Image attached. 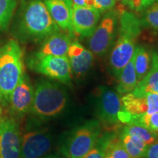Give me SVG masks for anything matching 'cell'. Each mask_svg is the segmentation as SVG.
<instances>
[{
    "label": "cell",
    "mask_w": 158,
    "mask_h": 158,
    "mask_svg": "<svg viewBox=\"0 0 158 158\" xmlns=\"http://www.w3.org/2000/svg\"><path fill=\"white\" fill-rule=\"evenodd\" d=\"M59 30L43 0H22L15 22V33L21 42H43Z\"/></svg>",
    "instance_id": "cell-1"
},
{
    "label": "cell",
    "mask_w": 158,
    "mask_h": 158,
    "mask_svg": "<svg viewBox=\"0 0 158 158\" xmlns=\"http://www.w3.org/2000/svg\"><path fill=\"white\" fill-rule=\"evenodd\" d=\"M141 31V21L135 13L127 10L120 12L117 38H116L109 56L110 70L116 78H118L122 69L133 56L136 40Z\"/></svg>",
    "instance_id": "cell-2"
},
{
    "label": "cell",
    "mask_w": 158,
    "mask_h": 158,
    "mask_svg": "<svg viewBox=\"0 0 158 158\" xmlns=\"http://www.w3.org/2000/svg\"><path fill=\"white\" fill-rule=\"evenodd\" d=\"M23 74V51L17 41L10 40L0 47V101L4 106L8 105Z\"/></svg>",
    "instance_id": "cell-3"
},
{
    "label": "cell",
    "mask_w": 158,
    "mask_h": 158,
    "mask_svg": "<svg viewBox=\"0 0 158 158\" xmlns=\"http://www.w3.org/2000/svg\"><path fill=\"white\" fill-rule=\"evenodd\" d=\"M68 96L59 84L48 80L37 82L30 113L40 118H51L62 113L67 107Z\"/></svg>",
    "instance_id": "cell-4"
},
{
    "label": "cell",
    "mask_w": 158,
    "mask_h": 158,
    "mask_svg": "<svg viewBox=\"0 0 158 158\" xmlns=\"http://www.w3.org/2000/svg\"><path fill=\"white\" fill-rule=\"evenodd\" d=\"M101 122L87 121L70 131L62 142L60 152L63 158H82L93 149L102 134Z\"/></svg>",
    "instance_id": "cell-5"
},
{
    "label": "cell",
    "mask_w": 158,
    "mask_h": 158,
    "mask_svg": "<svg viewBox=\"0 0 158 158\" xmlns=\"http://www.w3.org/2000/svg\"><path fill=\"white\" fill-rule=\"evenodd\" d=\"M120 11L113 9L106 12L99 21L92 35L89 37V50L99 57L108 54L117 36Z\"/></svg>",
    "instance_id": "cell-6"
},
{
    "label": "cell",
    "mask_w": 158,
    "mask_h": 158,
    "mask_svg": "<svg viewBox=\"0 0 158 158\" xmlns=\"http://www.w3.org/2000/svg\"><path fill=\"white\" fill-rule=\"evenodd\" d=\"M95 114L99 121L110 126L113 130L119 128L118 115L124 110L121 98L117 92L104 86L96 89L94 94Z\"/></svg>",
    "instance_id": "cell-7"
},
{
    "label": "cell",
    "mask_w": 158,
    "mask_h": 158,
    "mask_svg": "<svg viewBox=\"0 0 158 158\" xmlns=\"http://www.w3.org/2000/svg\"><path fill=\"white\" fill-rule=\"evenodd\" d=\"M27 64L37 73L64 84L71 83L72 72L67 56H41L34 53L27 60Z\"/></svg>",
    "instance_id": "cell-8"
},
{
    "label": "cell",
    "mask_w": 158,
    "mask_h": 158,
    "mask_svg": "<svg viewBox=\"0 0 158 158\" xmlns=\"http://www.w3.org/2000/svg\"><path fill=\"white\" fill-rule=\"evenodd\" d=\"M52 147V138L47 130H29L21 136V158H42Z\"/></svg>",
    "instance_id": "cell-9"
},
{
    "label": "cell",
    "mask_w": 158,
    "mask_h": 158,
    "mask_svg": "<svg viewBox=\"0 0 158 158\" xmlns=\"http://www.w3.org/2000/svg\"><path fill=\"white\" fill-rule=\"evenodd\" d=\"M21 136L13 118H2L0 127V158H21Z\"/></svg>",
    "instance_id": "cell-10"
},
{
    "label": "cell",
    "mask_w": 158,
    "mask_h": 158,
    "mask_svg": "<svg viewBox=\"0 0 158 158\" xmlns=\"http://www.w3.org/2000/svg\"><path fill=\"white\" fill-rule=\"evenodd\" d=\"M101 13L93 7L73 5L72 29L75 36L89 38L101 19Z\"/></svg>",
    "instance_id": "cell-11"
},
{
    "label": "cell",
    "mask_w": 158,
    "mask_h": 158,
    "mask_svg": "<svg viewBox=\"0 0 158 158\" xmlns=\"http://www.w3.org/2000/svg\"><path fill=\"white\" fill-rule=\"evenodd\" d=\"M35 89L26 74L21 77L10 97L8 106L10 112L15 116L29 113L34 100Z\"/></svg>",
    "instance_id": "cell-12"
},
{
    "label": "cell",
    "mask_w": 158,
    "mask_h": 158,
    "mask_svg": "<svg viewBox=\"0 0 158 158\" xmlns=\"http://www.w3.org/2000/svg\"><path fill=\"white\" fill-rule=\"evenodd\" d=\"M72 73L76 77L84 76L89 72L94 63V54L78 40H73L67 54Z\"/></svg>",
    "instance_id": "cell-13"
},
{
    "label": "cell",
    "mask_w": 158,
    "mask_h": 158,
    "mask_svg": "<svg viewBox=\"0 0 158 158\" xmlns=\"http://www.w3.org/2000/svg\"><path fill=\"white\" fill-rule=\"evenodd\" d=\"M43 2L59 29L74 37L72 29L73 0H43Z\"/></svg>",
    "instance_id": "cell-14"
},
{
    "label": "cell",
    "mask_w": 158,
    "mask_h": 158,
    "mask_svg": "<svg viewBox=\"0 0 158 158\" xmlns=\"http://www.w3.org/2000/svg\"><path fill=\"white\" fill-rule=\"evenodd\" d=\"M73 37L69 33L60 29L45 38L35 54L41 56H67L69 47L73 42Z\"/></svg>",
    "instance_id": "cell-15"
},
{
    "label": "cell",
    "mask_w": 158,
    "mask_h": 158,
    "mask_svg": "<svg viewBox=\"0 0 158 158\" xmlns=\"http://www.w3.org/2000/svg\"><path fill=\"white\" fill-rule=\"evenodd\" d=\"M131 92L136 95L148 92L158 94V48L152 51L151 66L147 75Z\"/></svg>",
    "instance_id": "cell-16"
},
{
    "label": "cell",
    "mask_w": 158,
    "mask_h": 158,
    "mask_svg": "<svg viewBox=\"0 0 158 158\" xmlns=\"http://www.w3.org/2000/svg\"><path fill=\"white\" fill-rule=\"evenodd\" d=\"M118 84L116 87V92L118 94H123L130 93L135 89L138 84L137 75L134 66L133 57L122 69L121 73L118 76Z\"/></svg>",
    "instance_id": "cell-17"
},
{
    "label": "cell",
    "mask_w": 158,
    "mask_h": 158,
    "mask_svg": "<svg viewBox=\"0 0 158 158\" xmlns=\"http://www.w3.org/2000/svg\"><path fill=\"white\" fill-rule=\"evenodd\" d=\"M152 51L143 45H136L133 55L134 66L139 83L145 78L151 66Z\"/></svg>",
    "instance_id": "cell-18"
},
{
    "label": "cell",
    "mask_w": 158,
    "mask_h": 158,
    "mask_svg": "<svg viewBox=\"0 0 158 158\" xmlns=\"http://www.w3.org/2000/svg\"><path fill=\"white\" fill-rule=\"evenodd\" d=\"M106 149L105 158H130L120 139L118 133L115 132L105 133Z\"/></svg>",
    "instance_id": "cell-19"
},
{
    "label": "cell",
    "mask_w": 158,
    "mask_h": 158,
    "mask_svg": "<svg viewBox=\"0 0 158 158\" xmlns=\"http://www.w3.org/2000/svg\"><path fill=\"white\" fill-rule=\"evenodd\" d=\"M123 108L132 116L141 115L147 112V105L145 94L136 95L133 92L123 94L121 98Z\"/></svg>",
    "instance_id": "cell-20"
},
{
    "label": "cell",
    "mask_w": 158,
    "mask_h": 158,
    "mask_svg": "<svg viewBox=\"0 0 158 158\" xmlns=\"http://www.w3.org/2000/svg\"><path fill=\"white\" fill-rule=\"evenodd\" d=\"M120 139L130 158H144L148 146L142 140L124 133H118Z\"/></svg>",
    "instance_id": "cell-21"
},
{
    "label": "cell",
    "mask_w": 158,
    "mask_h": 158,
    "mask_svg": "<svg viewBox=\"0 0 158 158\" xmlns=\"http://www.w3.org/2000/svg\"><path fill=\"white\" fill-rule=\"evenodd\" d=\"M139 13L142 28L158 35V2L152 3Z\"/></svg>",
    "instance_id": "cell-22"
},
{
    "label": "cell",
    "mask_w": 158,
    "mask_h": 158,
    "mask_svg": "<svg viewBox=\"0 0 158 158\" xmlns=\"http://www.w3.org/2000/svg\"><path fill=\"white\" fill-rule=\"evenodd\" d=\"M122 132L128 135L135 136L142 140L147 146L153 143L158 139V135L150 131L147 128L138 124L128 123L122 128Z\"/></svg>",
    "instance_id": "cell-23"
},
{
    "label": "cell",
    "mask_w": 158,
    "mask_h": 158,
    "mask_svg": "<svg viewBox=\"0 0 158 158\" xmlns=\"http://www.w3.org/2000/svg\"><path fill=\"white\" fill-rule=\"evenodd\" d=\"M17 7V0H0V31L8 27Z\"/></svg>",
    "instance_id": "cell-24"
},
{
    "label": "cell",
    "mask_w": 158,
    "mask_h": 158,
    "mask_svg": "<svg viewBox=\"0 0 158 158\" xmlns=\"http://www.w3.org/2000/svg\"><path fill=\"white\" fill-rule=\"evenodd\" d=\"M128 123L140 124L158 135V112L132 116Z\"/></svg>",
    "instance_id": "cell-25"
},
{
    "label": "cell",
    "mask_w": 158,
    "mask_h": 158,
    "mask_svg": "<svg viewBox=\"0 0 158 158\" xmlns=\"http://www.w3.org/2000/svg\"><path fill=\"white\" fill-rule=\"evenodd\" d=\"M106 149V137L105 133H102L93 149L82 158H105Z\"/></svg>",
    "instance_id": "cell-26"
},
{
    "label": "cell",
    "mask_w": 158,
    "mask_h": 158,
    "mask_svg": "<svg viewBox=\"0 0 158 158\" xmlns=\"http://www.w3.org/2000/svg\"><path fill=\"white\" fill-rule=\"evenodd\" d=\"M147 105V114H154L158 112V94L145 93Z\"/></svg>",
    "instance_id": "cell-27"
},
{
    "label": "cell",
    "mask_w": 158,
    "mask_h": 158,
    "mask_svg": "<svg viewBox=\"0 0 158 158\" xmlns=\"http://www.w3.org/2000/svg\"><path fill=\"white\" fill-rule=\"evenodd\" d=\"M116 0H94V7L101 14L114 9Z\"/></svg>",
    "instance_id": "cell-28"
},
{
    "label": "cell",
    "mask_w": 158,
    "mask_h": 158,
    "mask_svg": "<svg viewBox=\"0 0 158 158\" xmlns=\"http://www.w3.org/2000/svg\"><path fill=\"white\" fill-rule=\"evenodd\" d=\"M144 158H158V139L148 146Z\"/></svg>",
    "instance_id": "cell-29"
},
{
    "label": "cell",
    "mask_w": 158,
    "mask_h": 158,
    "mask_svg": "<svg viewBox=\"0 0 158 158\" xmlns=\"http://www.w3.org/2000/svg\"><path fill=\"white\" fill-rule=\"evenodd\" d=\"M73 3L75 6H81V7H93L94 0H73Z\"/></svg>",
    "instance_id": "cell-30"
},
{
    "label": "cell",
    "mask_w": 158,
    "mask_h": 158,
    "mask_svg": "<svg viewBox=\"0 0 158 158\" xmlns=\"http://www.w3.org/2000/svg\"><path fill=\"white\" fill-rule=\"evenodd\" d=\"M155 2H158V0H143L144 9H146L147 7H149L150 5H152V3ZM142 11H143V10H142Z\"/></svg>",
    "instance_id": "cell-31"
},
{
    "label": "cell",
    "mask_w": 158,
    "mask_h": 158,
    "mask_svg": "<svg viewBox=\"0 0 158 158\" xmlns=\"http://www.w3.org/2000/svg\"><path fill=\"white\" fill-rule=\"evenodd\" d=\"M116 1L121 2L122 5H123L124 6H127V7H130V0H116Z\"/></svg>",
    "instance_id": "cell-32"
},
{
    "label": "cell",
    "mask_w": 158,
    "mask_h": 158,
    "mask_svg": "<svg viewBox=\"0 0 158 158\" xmlns=\"http://www.w3.org/2000/svg\"><path fill=\"white\" fill-rule=\"evenodd\" d=\"M42 158H63L62 156H60L59 155H49L47 156H45Z\"/></svg>",
    "instance_id": "cell-33"
},
{
    "label": "cell",
    "mask_w": 158,
    "mask_h": 158,
    "mask_svg": "<svg viewBox=\"0 0 158 158\" xmlns=\"http://www.w3.org/2000/svg\"><path fill=\"white\" fill-rule=\"evenodd\" d=\"M2 114V107L1 106H0V116H1Z\"/></svg>",
    "instance_id": "cell-34"
},
{
    "label": "cell",
    "mask_w": 158,
    "mask_h": 158,
    "mask_svg": "<svg viewBox=\"0 0 158 158\" xmlns=\"http://www.w3.org/2000/svg\"><path fill=\"white\" fill-rule=\"evenodd\" d=\"M2 118L0 116V127H1V123H2Z\"/></svg>",
    "instance_id": "cell-35"
}]
</instances>
